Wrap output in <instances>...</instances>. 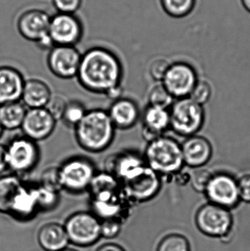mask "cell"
Instances as JSON below:
<instances>
[{
	"instance_id": "cell-1",
	"label": "cell",
	"mask_w": 250,
	"mask_h": 251,
	"mask_svg": "<svg viewBox=\"0 0 250 251\" xmlns=\"http://www.w3.org/2000/svg\"><path fill=\"white\" fill-rule=\"evenodd\" d=\"M123 65L117 54L102 47H95L82 54L78 72V82L91 93L106 94L120 86Z\"/></svg>"
},
{
	"instance_id": "cell-2",
	"label": "cell",
	"mask_w": 250,
	"mask_h": 251,
	"mask_svg": "<svg viewBox=\"0 0 250 251\" xmlns=\"http://www.w3.org/2000/svg\"><path fill=\"white\" fill-rule=\"evenodd\" d=\"M73 128L78 145L89 153H101L107 150L115 136V127L107 110L102 109L88 110Z\"/></svg>"
},
{
	"instance_id": "cell-3",
	"label": "cell",
	"mask_w": 250,
	"mask_h": 251,
	"mask_svg": "<svg viewBox=\"0 0 250 251\" xmlns=\"http://www.w3.org/2000/svg\"><path fill=\"white\" fill-rule=\"evenodd\" d=\"M143 157L147 165L158 175L175 174L183 164L182 146L170 137L161 136L149 142Z\"/></svg>"
},
{
	"instance_id": "cell-4",
	"label": "cell",
	"mask_w": 250,
	"mask_h": 251,
	"mask_svg": "<svg viewBox=\"0 0 250 251\" xmlns=\"http://www.w3.org/2000/svg\"><path fill=\"white\" fill-rule=\"evenodd\" d=\"M58 167L62 189L71 194L88 192L97 173L94 162L83 156L68 158Z\"/></svg>"
},
{
	"instance_id": "cell-5",
	"label": "cell",
	"mask_w": 250,
	"mask_h": 251,
	"mask_svg": "<svg viewBox=\"0 0 250 251\" xmlns=\"http://www.w3.org/2000/svg\"><path fill=\"white\" fill-rule=\"evenodd\" d=\"M120 183L129 201H148L158 193L160 189L159 175L146 163L134 169Z\"/></svg>"
},
{
	"instance_id": "cell-6",
	"label": "cell",
	"mask_w": 250,
	"mask_h": 251,
	"mask_svg": "<svg viewBox=\"0 0 250 251\" xmlns=\"http://www.w3.org/2000/svg\"><path fill=\"white\" fill-rule=\"evenodd\" d=\"M5 149L7 168L19 176L33 171L39 162L41 151L38 143L25 136L12 139Z\"/></svg>"
},
{
	"instance_id": "cell-7",
	"label": "cell",
	"mask_w": 250,
	"mask_h": 251,
	"mask_svg": "<svg viewBox=\"0 0 250 251\" xmlns=\"http://www.w3.org/2000/svg\"><path fill=\"white\" fill-rule=\"evenodd\" d=\"M197 228L204 235L226 239L233 231V218L229 209L214 203L201 206L195 218Z\"/></svg>"
},
{
	"instance_id": "cell-8",
	"label": "cell",
	"mask_w": 250,
	"mask_h": 251,
	"mask_svg": "<svg viewBox=\"0 0 250 251\" xmlns=\"http://www.w3.org/2000/svg\"><path fill=\"white\" fill-rule=\"evenodd\" d=\"M69 242L78 246L96 243L101 234V222L95 214L79 212L69 217L64 226Z\"/></svg>"
},
{
	"instance_id": "cell-9",
	"label": "cell",
	"mask_w": 250,
	"mask_h": 251,
	"mask_svg": "<svg viewBox=\"0 0 250 251\" xmlns=\"http://www.w3.org/2000/svg\"><path fill=\"white\" fill-rule=\"evenodd\" d=\"M170 126L182 135H192L202 126L204 111L201 104L190 98L176 101L170 113Z\"/></svg>"
},
{
	"instance_id": "cell-10",
	"label": "cell",
	"mask_w": 250,
	"mask_h": 251,
	"mask_svg": "<svg viewBox=\"0 0 250 251\" xmlns=\"http://www.w3.org/2000/svg\"><path fill=\"white\" fill-rule=\"evenodd\" d=\"M84 32L83 24L76 14L57 13L51 16L48 35L54 46L76 47Z\"/></svg>"
},
{
	"instance_id": "cell-11",
	"label": "cell",
	"mask_w": 250,
	"mask_h": 251,
	"mask_svg": "<svg viewBox=\"0 0 250 251\" xmlns=\"http://www.w3.org/2000/svg\"><path fill=\"white\" fill-rule=\"evenodd\" d=\"M82 56L76 47L54 46L48 52L47 66L57 77L73 79L77 76Z\"/></svg>"
},
{
	"instance_id": "cell-12",
	"label": "cell",
	"mask_w": 250,
	"mask_h": 251,
	"mask_svg": "<svg viewBox=\"0 0 250 251\" xmlns=\"http://www.w3.org/2000/svg\"><path fill=\"white\" fill-rule=\"evenodd\" d=\"M51 16L41 9L25 10L18 18V32L26 41L38 44L49 37Z\"/></svg>"
},
{
	"instance_id": "cell-13",
	"label": "cell",
	"mask_w": 250,
	"mask_h": 251,
	"mask_svg": "<svg viewBox=\"0 0 250 251\" xmlns=\"http://www.w3.org/2000/svg\"><path fill=\"white\" fill-rule=\"evenodd\" d=\"M205 192L210 203L229 210L236 207L240 201L237 181L226 174L212 176Z\"/></svg>"
},
{
	"instance_id": "cell-14",
	"label": "cell",
	"mask_w": 250,
	"mask_h": 251,
	"mask_svg": "<svg viewBox=\"0 0 250 251\" xmlns=\"http://www.w3.org/2000/svg\"><path fill=\"white\" fill-rule=\"evenodd\" d=\"M162 81L163 85L172 97L182 99L190 95L198 82L194 69L182 63L170 66Z\"/></svg>"
},
{
	"instance_id": "cell-15",
	"label": "cell",
	"mask_w": 250,
	"mask_h": 251,
	"mask_svg": "<svg viewBox=\"0 0 250 251\" xmlns=\"http://www.w3.org/2000/svg\"><path fill=\"white\" fill-rule=\"evenodd\" d=\"M57 121L45 108L27 109L21 129L33 141H43L54 132Z\"/></svg>"
},
{
	"instance_id": "cell-16",
	"label": "cell",
	"mask_w": 250,
	"mask_h": 251,
	"mask_svg": "<svg viewBox=\"0 0 250 251\" xmlns=\"http://www.w3.org/2000/svg\"><path fill=\"white\" fill-rule=\"evenodd\" d=\"M25 80L16 68L0 66V106L21 101Z\"/></svg>"
},
{
	"instance_id": "cell-17",
	"label": "cell",
	"mask_w": 250,
	"mask_h": 251,
	"mask_svg": "<svg viewBox=\"0 0 250 251\" xmlns=\"http://www.w3.org/2000/svg\"><path fill=\"white\" fill-rule=\"evenodd\" d=\"M107 113L116 129L132 128L139 117V107L136 103L131 99L123 97L113 101Z\"/></svg>"
},
{
	"instance_id": "cell-18",
	"label": "cell",
	"mask_w": 250,
	"mask_h": 251,
	"mask_svg": "<svg viewBox=\"0 0 250 251\" xmlns=\"http://www.w3.org/2000/svg\"><path fill=\"white\" fill-rule=\"evenodd\" d=\"M183 162L194 168H201L205 165L212 153L209 142L200 136H192L182 146Z\"/></svg>"
},
{
	"instance_id": "cell-19",
	"label": "cell",
	"mask_w": 250,
	"mask_h": 251,
	"mask_svg": "<svg viewBox=\"0 0 250 251\" xmlns=\"http://www.w3.org/2000/svg\"><path fill=\"white\" fill-rule=\"evenodd\" d=\"M38 209L35 196V185L23 181L15 195L9 215L19 219H27L35 215Z\"/></svg>"
},
{
	"instance_id": "cell-20",
	"label": "cell",
	"mask_w": 250,
	"mask_h": 251,
	"mask_svg": "<svg viewBox=\"0 0 250 251\" xmlns=\"http://www.w3.org/2000/svg\"><path fill=\"white\" fill-rule=\"evenodd\" d=\"M142 134L148 142L161 137V133L170 125V113L165 108L149 105L142 117Z\"/></svg>"
},
{
	"instance_id": "cell-21",
	"label": "cell",
	"mask_w": 250,
	"mask_h": 251,
	"mask_svg": "<svg viewBox=\"0 0 250 251\" xmlns=\"http://www.w3.org/2000/svg\"><path fill=\"white\" fill-rule=\"evenodd\" d=\"M51 88L38 79L25 80L21 101L27 109L45 108L52 97Z\"/></svg>"
},
{
	"instance_id": "cell-22",
	"label": "cell",
	"mask_w": 250,
	"mask_h": 251,
	"mask_svg": "<svg viewBox=\"0 0 250 251\" xmlns=\"http://www.w3.org/2000/svg\"><path fill=\"white\" fill-rule=\"evenodd\" d=\"M40 246L46 251H60L66 249L69 243L65 227L51 223L41 227L38 234Z\"/></svg>"
},
{
	"instance_id": "cell-23",
	"label": "cell",
	"mask_w": 250,
	"mask_h": 251,
	"mask_svg": "<svg viewBox=\"0 0 250 251\" xmlns=\"http://www.w3.org/2000/svg\"><path fill=\"white\" fill-rule=\"evenodd\" d=\"M27 108L21 101L0 106V123L4 130L21 128Z\"/></svg>"
},
{
	"instance_id": "cell-24",
	"label": "cell",
	"mask_w": 250,
	"mask_h": 251,
	"mask_svg": "<svg viewBox=\"0 0 250 251\" xmlns=\"http://www.w3.org/2000/svg\"><path fill=\"white\" fill-rule=\"evenodd\" d=\"M23 182L14 174L0 176V213L9 214L13 198Z\"/></svg>"
},
{
	"instance_id": "cell-25",
	"label": "cell",
	"mask_w": 250,
	"mask_h": 251,
	"mask_svg": "<svg viewBox=\"0 0 250 251\" xmlns=\"http://www.w3.org/2000/svg\"><path fill=\"white\" fill-rule=\"evenodd\" d=\"M120 189V181L113 174L105 171H97L88 192L92 197L101 193L117 191Z\"/></svg>"
},
{
	"instance_id": "cell-26",
	"label": "cell",
	"mask_w": 250,
	"mask_h": 251,
	"mask_svg": "<svg viewBox=\"0 0 250 251\" xmlns=\"http://www.w3.org/2000/svg\"><path fill=\"white\" fill-rule=\"evenodd\" d=\"M156 251H192V247L186 236L171 233L160 240Z\"/></svg>"
},
{
	"instance_id": "cell-27",
	"label": "cell",
	"mask_w": 250,
	"mask_h": 251,
	"mask_svg": "<svg viewBox=\"0 0 250 251\" xmlns=\"http://www.w3.org/2000/svg\"><path fill=\"white\" fill-rule=\"evenodd\" d=\"M87 112L86 107L81 101H68L61 121L67 126L74 128L82 120Z\"/></svg>"
},
{
	"instance_id": "cell-28",
	"label": "cell",
	"mask_w": 250,
	"mask_h": 251,
	"mask_svg": "<svg viewBox=\"0 0 250 251\" xmlns=\"http://www.w3.org/2000/svg\"><path fill=\"white\" fill-rule=\"evenodd\" d=\"M35 196L39 210H51L54 209L60 201V193L48 190L40 185H35Z\"/></svg>"
},
{
	"instance_id": "cell-29",
	"label": "cell",
	"mask_w": 250,
	"mask_h": 251,
	"mask_svg": "<svg viewBox=\"0 0 250 251\" xmlns=\"http://www.w3.org/2000/svg\"><path fill=\"white\" fill-rule=\"evenodd\" d=\"M164 10L170 16L179 18L191 13L195 0H161Z\"/></svg>"
},
{
	"instance_id": "cell-30",
	"label": "cell",
	"mask_w": 250,
	"mask_h": 251,
	"mask_svg": "<svg viewBox=\"0 0 250 251\" xmlns=\"http://www.w3.org/2000/svg\"><path fill=\"white\" fill-rule=\"evenodd\" d=\"M148 101L151 106L166 109L171 104L173 97L161 84L155 85L151 88L148 94Z\"/></svg>"
},
{
	"instance_id": "cell-31",
	"label": "cell",
	"mask_w": 250,
	"mask_h": 251,
	"mask_svg": "<svg viewBox=\"0 0 250 251\" xmlns=\"http://www.w3.org/2000/svg\"><path fill=\"white\" fill-rule=\"evenodd\" d=\"M38 184L48 190L58 192L63 190L61 183H60V173L59 167H48L44 170L40 177Z\"/></svg>"
},
{
	"instance_id": "cell-32",
	"label": "cell",
	"mask_w": 250,
	"mask_h": 251,
	"mask_svg": "<svg viewBox=\"0 0 250 251\" xmlns=\"http://www.w3.org/2000/svg\"><path fill=\"white\" fill-rule=\"evenodd\" d=\"M211 177V173L206 169L198 168L194 170L190 175L192 188L198 192H205Z\"/></svg>"
},
{
	"instance_id": "cell-33",
	"label": "cell",
	"mask_w": 250,
	"mask_h": 251,
	"mask_svg": "<svg viewBox=\"0 0 250 251\" xmlns=\"http://www.w3.org/2000/svg\"><path fill=\"white\" fill-rule=\"evenodd\" d=\"M68 102V101L63 96L58 94L52 95L45 108L48 110L53 118L58 122L62 120Z\"/></svg>"
},
{
	"instance_id": "cell-34",
	"label": "cell",
	"mask_w": 250,
	"mask_h": 251,
	"mask_svg": "<svg viewBox=\"0 0 250 251\" xmlns=\"http://www.w3.org/2000/svg\"><path fill=\"white\" fill-rule=\"evenodd\" d=\"M211 87L207 82H198L190 94V99L195 102L202 105L208 101L211 97Z\"/></svg>"
},
{
	"instance_id": "cell-35",
	"label": "cell",
	"mask_w": 250,
	"mask_h": 251,
	"mask_svg": "<svg viewBox=\"0 0 250 251\" xmlns=\"http://www.w3.org/2000/svg\"><path fill=\"white\" fill-rule=\"evenodd\" d=\"M83 0H52L57 13L76 14L82 5Z\"/></svg>"
},
{
	"instance_id": "cell-36",
	"label": "cell",
	"mask_w": 250,
	"mask_h": 251,
	"mask_svg": "<svg viewBox=\"0 0 250 251\" xmlns=\"http://www.w3.org/2000/svg\"><path fill=\"white\" fill-rule=\"evenodd\" d=\"M121 230V224L115 218L104 219L101 223V234L104 238H114L118 235Z\"/></svg>"
},
{
	"instance_id": "cell-37",
	"label": "cell",
	"mask_w": 250,
	"mask_h": 251,
	"mask_svg": "<svg viewBox=\"0 0 250 251\" xmlns=\"http://www.w3.org/2000/svg\"><path fill=\"white\" fill-rule=\"evenodd\" d=\"M169 67L170 65L165 60L157 59L153 61L150 66V75L155 80H163Z\"/></svg>"
},
{
	"instance_id": "cell-38",
	"label": "cell",
	"mask_w": 250,
	"mask_h": 251,
	"mask_svg": "<svg viewBox=\"0 0 250 251\" xmlns=\"http://www.w3.org/2000/svg\"><path fill=\"white\" fill-rule=\"evenodd\" d=\"M237 183L240 200L250 203V174L242 176Z\"/></svg>"
},
{
	"instance_id": "cell-39",
	"label": "cell",
	"mask_w": 250,
	"mask_h": 251,
	"mask_svg": "<svg viewBox=\"0 0 250 251\" xmlns=\"http://www.w3.org/2000/svg\"><path fill=\"white\" fill-rule=\"evenodd\" d=\"M7 168V160H6L5 146L0 144V176L5 172Z\"/></svg>"
},
{
	"instance_id": "cell-40",
	"label": "cell",
	"mask_w": 250,
	"mask_h": 251,
	"mask_svg": "<svg viewBox=\"0 0 250 251\" xmlns=\"http://www.w3.org/2000/svg\"><path fill=\"white\" fill-rule=\"evenodd\" d=\"M123 88H122V85H120V86L116 87V88L110 90V91L106 94V96H107L109 99H110V100L115 101V100L123 97H122V96H123Z\"/></svg>"
},
{
	"instance_id": "cell-41",
	"label": "cell",
	"mask_w": 250,
	"mask_h": 251,
	"mask_svg": "<svg viewBox=\"0 0 250 251\" xmlns=\"http://www.w3.org/2000/svg\"><path fill=\"white\" fill-rule=\"evenodd\" d=\"M96 251H126L121 246H118L114 243H108V244L103 245L101 247L98 248Z\"/></svg>"
},
{
	"instance_id": "cell-42",
	"label": "cell",
	"mask_w": 250,
	"mask_h": 251,
	"mask_svg": "<svg viewBox=\"0 0 250 251\" xmlns=\"http://www.w3.org/2000/svg\"><path fill=\"white\" fill-rule=\"evenodd\" d=\"M244 7L250 13V0H242Z\"/></svg>"
},
{
	"instance_id": "cell-43",
	"label": "cell",
	"mask_w": 250,
	"mask_h": 251,
	"mask_svg": "<svg viewBox=\"0 0 250 251\" xmlns=\"http://www.w3.org/2000/svg\"><path fill=\"white\" fill-rule=\"evenodd\" d=\"M4 131V128H3L2 126H1V123H0V138H1V136H2Z\"/></svg>"
},
{
	"instance_id": "cell-44",
	"label": "cell",
	"mask_w": 250,
	"mask_h": 251,
	"mask_svg": "<svg viewBox=\"0 0 250 251\" xmlns=\"http://www.w3.org/2000/svg\"><path fill=\"white\" fill-rule=\"evenodd\" d=\"M60 251H76V250H73V249H63V250Z\"/></svg>"
}]
</instances>
